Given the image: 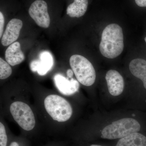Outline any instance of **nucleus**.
I'll use <instances>...</instances> for the list:
<instances>
[{"instance_id":"nucleus-1","label":"nucleus","mask_w":146,"mask_h":146,"mask_svg":"<svg viewBox=\"0 0 146 146\" xmlns=\"http://www.w3.org/2000/svg\"><path fill=\"white\" fill-rule=\"evenodd\" d=\"M124 48L122 29L116 24L108 25L102 33L100 44L101 53L107 58H115L122 52Z\"/></svg>"},{"instance_id":"nucleus-2","label":"nucleus","mask_w":146,"mask_h":146,"mask_svg":"<svg viewBox=\"0 0 146 146\" xmlns=\"http://www.w3.org/2000/svg\"><path fill=\"white\" fill-rule=\"evenodd\" d=\"M141 127L140 123L135 119L124 118L105 127L102 131L101 138L109 140L121 139L131 133L139 132Z\"/></svg>"},{"instance_id":"nucleus-3","label":"nucleus","mask_w":146,"mask_h":146,"mask_svg":"<svg viewBox=\"0 0 146 146\" xmlns=\"http://www.w3.org/2000/svg\"><path fill=\"white\" fill-rule=\"evenodd\" d=\"M70 65L78 81L85 86L93 85L96 79V73L92 63L80 55H73L70 59Z\"/></svg>"},{"instance_id":"nucleus-4","label":"nucleus","mask_w":146,"mask_h":146,"mask_svg":"<svg viewBox=\"0 0 146 146\" xmlns=\"http://www.w3.org/2000/svg\"><path fill=\"white\" fill-rule=\"evenodd\" d=\"M45 109L53 119L59 122L66 121L71 118L72 108L65 99L56 95H50L45 98Z\"/></svg>"},{"instance_id":"nucleus-5","label":"nucleus","mask_w":146,"mask_h":146,"mask_svg":"<svg viewBox=\"0 0 146 146\" xmlns=\"http://www.w3.org/2000/svg\"><path fill=\"white\" fill-rule=\"evenodd\" d=\"M10 111L14 120L26 131L32 130L35 125L34 114L29 105L23 102H14L10 106Z\"/></svg>"},{"instance_id":"nucleus-6","label":"nucleus","mask_w":146,"mask_h":146,"mask_svg":"<svg viewBox=\"0 0 146 146\" xmlns=\"http://www.w3.org/2000/svg\"><path fill=\"white\" fill-rule=\"evenodd\" d=\"M29 13L39 27L44 28L49 27L50 21L48 5L44 0H36L33 3L29 8Z\"/></svg>"},{"instance_id":"nucleus-7","label":"nucleus","mask_w":146,"mask_h":146,"mask_svg":"<svg viewBox=\"0 0 146 146\" xmlns=\"http://www.w3.org/2000/svg\"><path fill=\"white\" fill-rule=\"evenodd\" d=\"M23 26V22L20 19H11L7 24L3 35L2 44L4 46H7L16 42L19 37Z\"/></svg>"},{"instance_id":"nucleus-8","label":"nucleus","mask_w":146,"mask_h":146,"mask_svg":"<svg viewBox=\"0 0 146 146\" xmlns=\"http://www.w3.org/2000/svg\"><path fill=\"white\" fill-rule=\"evenodd\" d=\"M54 65L52 55L49 52H42L39 55V60H35L30 63L31 70L36 72L40 76L45 75L51 70Z\"/></svg>"},{"instance_id":"nucleus-9","label":"nucleus","mask_w":146,"mask_h":146,"mask_svg":"<svg viewBox=\"0 0 146 146\" xmlns=\"http://www.w3.org/2000/svg\"><path fill=\"white\" fill-rule=\"evenodd\" d=\"M106 80L110 94L117 96L122 93L124 88V81L122 76L117 71L110 70L106 73Z\"/></svg>"},{"instance_id":"nucleus-10","label":"nucleus","mask_w":146,"mask_h":146,"mask_svg":"<svg viewBox=\"0 0 146 146\" xmlns=\"http://www.w3.org/2000/svg\"><path fill=\"white\" fill-rule=\"evenodd\" d=\"M54 80L59 92L65 96H70L74 94L79 88L78 81L74 78L70 80L69 78H66L60 74L56 75Z\"/></svg>"},{"instance_id":"nucleus-11","label":"nucleus","mask_w":146,"mask_h":146,"mask_svg":"<svg viewBox=\"0 0 146 146\" xmlns=\"http://www.w3.org/2000/svg\"><path fill=\"white\" fill-rule=\"evenodd\" d=\"M5 58L7 62L12 66L18 65L25 60V54L19 42H14L9 46L6 50Z\"/></svg>"},{"instance_id":"nucleus-12","label":"nucleus","mask_w":146,"mask_h":146,"mask_svg":"<svg viewBox=\"0 0 146 146\" xmlns=\"http://www.w3.org/2000/svg\"><path fill=\"white\" fill-rule=\"evenodd\" d=\"M129 69L133 76L141 80L146 90V60L136 58L131 61Z\"/></svg>"},{"instance_id":"nucleus-13","label":"nucleus","mask_w":146,"mask_h":146,"mask_svg":"<svg viewBox=\"0 0 146 146\" xmlns=\"http://www.w3.org/2000/svg\"><path fill=\"white\" fill-rule=\"evenodd\" d=\"M115 146H146V136L139 132L121 138Z\"/></svg>"},{"instance_id":"nucleus-14","label":"nucleus","mask_w":146,"mask_h":146,"mask_svg":"<svg viewBox=\"0 0 146 146\" xmlns=\"http://www.w3.org/2000/svg\"><path fill=\"white\" fill-rule=\"evenodd\" d=\"M88 0H74L67 7V14L71 18H80L84 16L87 10Z\"/></svg>"},{"instance_id":"nucleus-15","label":"nucleus","mask_w":146,"mask_h":146,"mask_svg":"<svg viewBox=\"0 0 146 146\" xmlns=\"http://www.w3.org/2000/svg\"><path fill=\"white\" fill-rule=\"evenodd\" d=\"M12 69L7 62L0 58V79L4 80L8 78L12 74Z\"/></svg>"},{"instance_id":"nucleus-16","label":"nucleus","mask_w":146,"mask_h":146,"mask_svg":"<svg viewBox=\"0 0 146 146\" xmlns=\"http://www.w3.org/2000/svg\"><path fill=\"white\" fill-rule=\"evenodd\" d=\"M7 136L5 127L2 123H0V146H7Z\"/></svg>"},{"instance_id":"nucleus-17","label":"nucleus","mask_w":146,"mask_h":146,"mask_svg":"<svg viewBox=\"0 0 146 146\" xmlns=\"http://www.w3.org/2000/svg\"><path fill=\"white\" fill-rule=\"evenodd\" d=\"M5 24V18L2 12H0V37L1 38L3 32Z\"/></svg>"},{"instance_id":"nucleus-18","label":"nucleus","mask_w":146,"mask_h":146,"mask_svg":"<svg viewBox=\"0 0 146 146\" xmlns=\"http://www.w3.org/2000/svg\"><path fill=\"white\" fill-rule=\"evenodd\" d=\"M137 5L141 7H146V0H135Z\"/></svg>"},{"instance_id":"nucleus-19","label":"nucleus","mask_w":146,"mask_h":146,"mask_svg":"<svg viewBox=\"0 0 146 146\" xmlns=\"http://www.w3.org/2000/svg\"><path fill=\"white\" fill-rule=\"evenodd\" d=\"M74 72L71 69H68L67 71V75L68 78L69 79L73 78V75H74Z\"/></svg>"},{"instance_id":"nucleus-20","label":"nucleus","mask_w":146,"mask_h":146,"mask_svg":"<svg viewBox=\"0 0 146 146\" xmlns=\"http://www.w3.org/2000/svg\"><path fill=\"white\" fill-rule=\"evenodd\" d=\"M9 146H19V144L16 142H13L10 144Z\"/></svg>"},{"instance_id":"nucleus-21","label":"nucleus","mask_w":146,"mask_h":146,"mask_svg":"<svg viewBox=\"0 0 146 146\" xmlns=\"http://www.w3.org/2000/svg\"><path fill=\"white\" fill-rule=\"evenodd\" d=\"M102 146L101 145H91V146Z\"/></svg>"},{"instance_id":"nucleus-22","label":"nucleus","mask_w":146,"mask_h":146,"mask_svg":"<svg viewBox=\"0 0 146 146\" xmlns=\"http://www.w3.org/2000/svg\"><path fill=\"white\" fill-rule=\"evenodd\" d=\"M145 42L146 43V37H145Z\"/></svg>"}]
</instances>
